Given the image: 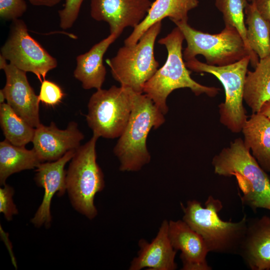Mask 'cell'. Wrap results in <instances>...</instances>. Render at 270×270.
I'll use <instances>...</instances> for the list:
<instances>
[{
  "mask_svg": "<svg viewBox=\"0 0 270 270\" xmlns=\"http://www.w3.org/2000/svg\"><path fill=\"white\" fill-rule=\"evenodd\" d=\"M240 138L224 148L212 161L214 172L224 176H234L244 206L254 212L258 208L270 210V178L250 153Z\"/></svg>",
  "mask_w": 270,
  "mask_h": 270,
  "instance_id": "cell-1",
  "label": "cell"
},
{
  "mask_svg": "<svg viewBox=\"0 0 270 270\" xmlns=\"http://www.w3.org/2000/svg\"><path fill=\"white\" fill-rule=\"evenodd\" d=\"M204 206L196 200H188L186 206L181 202L182 220L202 236L209 252L238 254L247 228V216L236 222L224 221L218 216L222 204L212 196Z\"/></svg>",
  "mask_w": 270,
  "mask_h": 270,
  "instance_id": "cell-2",
  "label": "cell"
},
{
  "mask_svg": "<svg viewBox=\"0 0 270 270\" xmlns=\"http://www.w3.org/2000/svg\"><path fill=\"white\" fill-rule=\"evenodd\" d=\"M184 36L178 27H176L158 43L164 45L168 57L162 66L158 69L145 84L142 92L150 98L157 108L166 114L168 112L166 100L174 90L188 88L196 95L206 94L214 96L218 88L202 85L190 76L191 70L184 62L182 44Z\"/></svg>",
  "mask_w": 270,
  "mask_h": 270,
  "instance_id": "cell-3",
  "label": "cell"
},
{
  "mask_svg": "<svg viewBox=\"0 0 270 270\" xmlns=\"http://www.w3.org/2000/svg\"><path fill=\"white\" fill-rule=\"evenodd\" d=\"M164 116L146 94L134 92L128 121L113 150L120 171L137 172L150 162L147 137L152 128L164 123Z\"/></svg>",
  "mask_w": 270,
  "mask_h": 270,
  "instance_id": "cell-4",
  "label": "cell"
},
{
  "mask_svg": "<svg viewBox=\"0 0 270 270\" xmlns=\"http://www.w3.org/2000/svg\"><path fill=\"white\" fill-rule=\"evenodd\" d=\"M98 138L93 134L76 150L66 174V192L71 204L89 220L98 214L94 198L105 186L103 172L96 162V146Z\"/></svg>",
  "mask_w": 270,
  "mask_h": 270,
  "instance_id": "cell-5",
  "label": "cell"
},
{
  "mask_svg": "<svg viewBox=\"0 0 270 270\" xmlns=\"http://www.w3.org/2000/svg\"><path fill=\"white\" fill-rule=\"evenodd\" d=\"M161 28L162 22L154 24L136 44L120 48L114 56L106 60L112 77L120 86L142 92L144 85L159 66L154 47Z\"/></svg>",
  "mask_w": 270,
  "mask_h": 270,
  "instance_id": "cell-6",
  "label": "cell"
},
{
  "mask_svg": "<svg viewBox=\"0 0 270 270\" xmlns=\"http://www.w3.org/2000/svg\"><path fill=\"white\" fill-rule=\"evenodd\" d=\"M183 34L186 46L182 52L185 61L203 56L206 64L223 66L236 62L250 53L242 36L234 28L225 26L211 34L191 27L188 22H174Z\"/></svg>",
  "mask_w": 270,
  "mask_h": 270,
  "instance_id": "cell-7",
  "label": "cell"
},
{
  "mask_svg": "<svg viewBox=\"0 0 270 270\" xmlns=\"http://www.w3.org/2000/svg\"><path fill=\"white\" fill-rule=\"evenodd\" d=\"M249 63V56L223 66L209 65L196 58L185 62L186 67L191 71L212 74L222 84L225 92V101L219 105L220 121L233 132L242 131L247 120L242 102Z\"/></svg>",
  "mask_w": 270,
  "mask_h": 270,
  "instance_id": "cell-8",
  "label": "cell"
},
{
  "mask_svg": "<svg viewBox=\"0 0 270 270\" xmlns=\"http://www.w3.org/2000/svg\"><path fill=\"white\" fill-rule=\"evenodd\" d=\"M135 92L122 86L99 89L90 96L86 121L93 134L106 138H119L128 121Z\"/></svg>",
  "mask_w": 270,
  "mask_h": 270,
  "instance_id": "cell-9",
  "label": "cell"
},
{
  "mask_svg": "<svg viewBox=\"0 0 270 270\" xmlns=\"http://www.w3.org/2000/svg\"><path fill=\"white\" fill-rule=\"evenodd\" d=\"M0 55L18 68L34 74L41 82L58 65L57 60L29 34L26 23L19 18L12 20Z\"/></svg>",
  "mask_w": 270,
  "mask_h": 270,
  "instance_id": "cell-10",
  "label": "cell"
},
{
  "mask_svg": "<svg viewBox=\"0 0 270 270\" xmlns=\"http://www.w3.org/2000/svg\"><path fill=\"white\" fill-rule=\"evenodd\" d=\"M0 68L6 75V82L2 88L6 103L19 116L32 127L41 123L40 120V101L28 81L26 72L8 64L0 54Z\"/></svg>",
  "mask_w": 270,
  "mask_h": 270,
  "instance_id": "cell-11",
  "label": "cell"
},
{
  "mask_svg": "<svg viewBox=\"0 0 270 270\" xmlns=\"http://www.w3.org/2000/svg\"><path fill=\"white\" fill-rule=\"evenodd\" d=\"M76 150L67 152L55 161L41 162L36 168L34 180L38 186L44 189V194L41 204L30 220L36 227L44 226L49 228L50 226L52 198L56 194L60 196L66 192V171L64 167L66 163L71 160Z\"/></svg>",
  "mask_w": 270,
  "mask_h": 270,
  "instance_id": "cell-12",
  "label": "cell"
},
{
  "mask_svg": "<svg viewBox=\"0 0 270 270\" xmlns=\"http://www.w3.org/2000/svg\"><path fill=\"white\" fill-rule=\"evenodd\" d=\"M152 4L150 0H91L90 14L94 20L107 22L110 34L119 36L125 28L137 26Z\"/></svg>",
  "mask_w": 270,
  "mask_h": 270,
  "instance_id": "cell-13",
  "label": "cell"
},
{
  "mask_svg": "<svg viewBox=\"0 0 270 270\" xmlns=\"http://www.w3.org/2000/svg\"><path fill=\"white\" fill-rule=\"evenodd\" d=\"M84 138V134L76 122H70L64 130L52 122L49 126L41 124L35 128L32 142L33 148L43 162L55 161L67 152L76 150Z\"/></svg>",
  "mask_w": 270,
  "mask_h": 270,
  "instance_id": "cell-14",
  "label": "cell"
},
{
  "mask_svg": "<svg viewBox=\"0 0 270 270\" xmlns=\"http://www.w3.org/2000/svg\"><path fill=\"white\" fill-rule=\"evenodd\" d=\"M168 236L174 248L181 252L182 270H211L209 252L203 238L183 220L168 222Z\"/></svg>",
  "mask_w": 270,
  "mask_h": 270,
  "instance_id": "cell-15",
  "label": "cell"
},
{
  "mask_svg": "<svg viewBox=\"0 0 270 270\" xmlns=\"http://www.w3.org/2000/svg\"><path fill=\"white\" fill-rule=\"evenodd\" d=\"M138 256L130 263L129 270H175L177 250L172 247L168 236V222H162L156 236L150 242L144 238L138 241Z\"/></svg>",
  "mask_w": 270,
  "mask_h": 270,
  "instance_id": "cell-16",
  "label": "cell"
},
{
  "mask_svg": "<svg viewBox=\"0 0 270 270\" xmlns=\"http://www.w3.org/2000/svg\"><path fill=\"white\" fill-rule=\"evenodd\" d=\"M238 254L252 270H270V217L248 218Z\"/></svg>",
  "mask_w": 270,
  "mask_h": 270,
  "instance_id": "cell-17",
  "label": "cell"
},
{
  "mask_svg": "<svg viewBox=\"0 0 270 270\" xmlns=\"http://www.w3.org/2000/svg\"><path fill=\"white\" fill-rule=\"evenodd\" d=\"M118 37L116 34H110L94 45L88 51L76 57L74 76L81 82L83 88L96 90L102 88L106 74L103 64L104 56Z\"/></svg>",
  "mask_w": 270,
  "mask_h": 270,
  "instance_id": "cell-18",
  "label": "cell"
},
{
  "mask_svg": "<svg viewBox=\"0 0 270 270\" xmlns=\"http://www.w3.org/2000/svg\"><path fill=\"white\" fill-rule=\"evenodd\" d=\"M198 0H156L144 18L125 39L124 45L136 44L154 24L168 18L172 22H188V12L197 7Z\"/></svg>",
  "mask_w": 270,
  "mask_h": 270,
  "instance_id": "cell-19",
  "label": "cell"
},
{
  "mask_svg": "<svg viewBox=\"0 0 270 270\" xmlns=\"http://www.w3.org/2000/svg\"><path fill=\"white\" fill-rule=\"evenodd\" d=\"M244 142L266 172H270V120L260 112L253 113L242 128Z\"/></svg>",
  "mask_w": 270,
  "mask_h": 270,
  "instance_id": "cell-20",
  "label": "cell"
},
{
  "mask_svg": "<svg viewBox=\"0 0 270 270\" xmlns=\"http://www.w3.org/2000/svg\"><path fill=\"white\" fill-rule=\"evenodd\" d=\"M253 71L248 70L245 80L244 100L253 113L270 100V54L260 59Z\"/></svg>",
  "mask_w": 270,
  "mask_h": 270,
  "instance_id": "cell-21",
  "label": "cell"
},
{
  "mask_svg": "<svg viewBox=\"0 0 270 270\" xmlns=\"http://www.w3.org/2000/svg\"><path fill=\"white\" fill-rule=\"evenodd\" d=\"M42 162L32 148L14 146L7 140L0 142V184H6L12 174L36 168Z\"/></svg>",
  "mask_w": 270,
  "mask_h": 270,
  "instance_id": "cell-22",
  "label": "cell"
},
{
  "mask_svg": "<svg viewBox=\"0 0 270 270\" xmlns=\"http://www.w3.org/2000/svg\"><path fill=\"white\" fill-rule=\"evenodd\" d=\"M246 38L250 47L263 58L270 54V22L264 18L254 2L245 8Z\"/></svg>",
  "mask_w": 270,
  "mask_h": 270,
  "instance_id": "cell-23",
  "label": "cell"
},
{
  "mask_svg": "<svg viewBox=\"0 0 270 270\" xmlns=\"http://www.w3.org/2000/svg\"><path fill=\"white\" fill-rule=\"evenodd\" d=\"M0 124L5 140L12 144L25 146L32 142L35 128L16 113L6 102L0 104Z\"/></svg>",
  "mask_w": 270,
  "mask_h": 270,
  "instance_id": "cell-24",
  "label": "cell"
},
{
  "mask_svg": "<svg viewBox=\"0 0 270 270\" xmlns=\"http://www.w3.org/2000/svg\"><path fill=\"white\" fill-rule=\"evenodd\" d=\"M248 2V0H216L215 6L222 14L225 26L235 28L242 36L250 53V63L254 68L260 59L250 47L246 38L244 10Z\"/></svg>",
  "mask_w": 270,
  "mask_h": 270,
  "instance_id": "cell-25",
  "label": "cell"
},
{
  "mask_svg": "<svg viewBox=\"0 0 270 270\" xmlns=\"http://www.w3.org/2000/svg\"><path fill=\"white\" fill-rule=\"evenodd\" d=\"M38 96L40 102L46 106H54L62 101L64 94L58 84L44 79L41 82Z\"/></svg>",
  "mask_w": 270,
  "mask_h": 270,
  "instance_id": "cell-26",
  "label": "cell"
},
{
  "mask_svg": "<svg viewBox=\"0 0 270 270\" xmlns=\"http://www.w3.org/2000/svg\"><path fill=\"white\" fill-rule=\"evenodd\" d=\"M84 0H66L64 8L58 11L60 27L66 30L76 20Z\"/></svg>",
  "mask_w": 270,
  "mask_h": 270,
  "instance_id": "cell-27",
  "label": "cell"
},
{
  "mask_svg": "<svg viewBox=\"0 0 270 270\" xmlns=\"http://www.w3.org/2000/svg\"><path fill=\"white\" fill-rule=\"evenodd\" d=\"M24 0H0V16L4 20L19 18L26 12Z\"/></svg>",
  "mask_w": 270,
  "mask_h": 270,
  "instance_id": "cell-28",
  "label": "cell"
},
{
  "mask_svg": "<svg viewBox=\"0 0 270 270\" xmlns=\"http://www.w3.org/2000/svg\"><path fill=\"white\" fill-rule=\"evenodd\" d=\"M14 194V188L6 184L0 188V212L8 221L12 220V216L18 213L12 199Z\"/></svg>",
  "mask_w": 270,
  "mask_h": 270,
  "instance_id": "cell-29",
  "label": "cell"
},
{
  "mask_svg": "<svg viewBox=\"0 0 270 270\" xmlns=\"http://www.w3.org/2000/svg\"><path fill=\"white\" fill-rule=\"evenodd\" d=\"M252 2L261 15L270 22V0H256Z\"/></svg>",
  "mask_w": 270,
  "mask_h": 270,
  "instance_id": "cell-30",
  "label": "cell"
},
{
  "mask_svg": "<svg viewBox=\"0 0 270 270\" xmlns=\"http://www.w3.org/2000/svg\"><path fill=\"white\" fill-rule=\"evenodd\" d=\"M62 0H28L31 4L35 6L52 7L59 4Z\"/></svg>",
  "mask_w": 270,
  "mask_h": 270,
  "instance_id": "cell-31",
  "label": "cell"
},
{
  "mask_svg": "<svg viewBox=\"0 0 270 270\" xmlns=\"http://www.w3.org/2000/svg\"><path fill=\"white\" fill-rule=\"evenodd\" d=\"M6 234L7 233L4 232L3 230L2 229V226H0V234H1V236L2 237V240H4V243L6 244V246H8V251L10 252V255L11 256L12 260V264H13L14 266H15V268H16V259L14 258V256L12 251V245H11V243H10V240H8V234H7V235L6 236Z\"/></svg>",
  "mask_w": 270,
  "mask_h": 270,
  "instance_id": "cell-32",
  "label": "cell"
},
{
  "mask_svg": "<svg viewBox=\"0 0 270 270\" xmlns=\"http://www.w3.org/2000/svg\"><path fill=\"white\" fill-rule=\"evenodd\" d=\"M259 112L270 120V100L266 102L262 106Z\"/></svg>",
  "mask_w": 270,
  "mask_h": 270,
  "instance_id": "cell-33",
  "label": "cell"
},
{
  "mask_svg": "<svg viewBox=\"0 0 270 270\" xmlns=\"http://www.w3.org/2000/svg\"><path fill=\"white\" fill-rule=\"evenodd\" d=\"M5 100H6L5 94L4 90H2V89L0 90V104L5 103L4 102Z\"/></svg>",
  "mask_w": 270,
  "mask_h": 270,
  "instance_id": "cell-34",
  "label": "cell"
},
{
  "mask_svg": "<svg viewBox=\"0 0 270 270\" xmlns=\"http://www.w3.org/2000/svg\"><path fill=\"white\" fill-rule=\"evenodd\" d=\"M254 0H248V1L249 2H254Z\"/></svg>",
  "mask_w": 270,
  "mask_h": 270,
  "instance_id": "cell-35",
  "label": "cell"
}]
</instances>
